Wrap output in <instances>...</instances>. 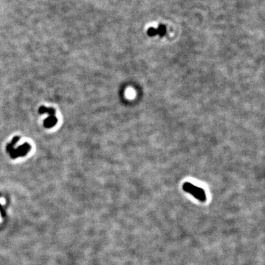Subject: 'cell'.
<instances>
[{
  "label": "cell",
  "mask_w": 265,
  "mask_h": 265,
  "mask_svg": "<svg viewBox=\"0 0 265 265\" xmlns=\"http://www.w3.org/2000/svg\"><path fill=\"white\" fill-rule=\"evenodd\" d=\"M56 122V119L55 117H50L49 119H47L45 121V126L50 127L53 126Z\"/></svg>",
  "instance_id": "7a4b0ae2"
},
{
  "label": "cell",
  "mask_w": 265,
  "mask_h": 265,
  "mask_svg": "<svg viewBox=\"0 0 265 265\" xmlns=\"http://www.w3.org/2000/svg\"><path fill=\"white\" fill-rule=\"evenodd\" d=\"M0 214L2 217H5L6 216V213L5 211L4 208H3V206L2 205V204H0Z\"/></svg>",
  "instance_id": "3957f363"
},
{
  "label": "cell",
  "mask_w": 265,
  "mask_h": 265,
  "mask_svg": "<svg viewBox=\"0 0 265 265\" xmlns=\"http://www.w3.org/2000/svg\"><path fill=\"white\" fill-rule=\"evenodd\" d=\"M183 189L186 192L191 194L195 198H197L200 201L204 202L206 200V196H205L204 190L203 188L198 187V186H194L191 183L188 182L185 183L183 185Z\"/></svg>",
  "instance_id": "6da1fadb"
}]
</instances>
